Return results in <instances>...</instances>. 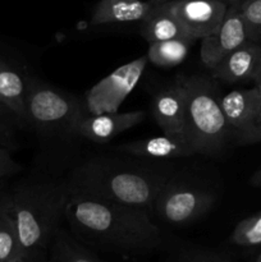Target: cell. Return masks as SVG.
<instances>
[{"label": "cell", "mask_w": 261, "mask_h": 262, "mask_svg": "<svg viewBox=\"0 0 261 262\" xmlns=\"http://www.w3.org/2000/svg\"><path fill=\"white\" fill-rule=\"evenodd\" d=\"M193 42L194 40L189 37H178L173 40L153 42L148 45L146 56L154 66L171 68L186 60L189 48L193 45Z\"/></svg>", "instance_id": "cell-19"}, {"label": "cell", "mask_w": 261, "mask_h": 262, "mask_svg": "<svg viewBox=\"0 0 261 262\" xmlns=\"http://www.w3.org/2000/svg\"><path fill=\"white\" fill-rule=\"evenodd\" d=\"M50 262H102L76 237L63 229L56 232L48 252Z\"/></svg>", "instance_id": "cell-18"}, {"label": "cell", "mask_w": 261, "mask_h": 262, "mask_svg": "<svg viewBox=\"0 0 261 262\" xmlns=\"http://www.w3.org/2000/svg\"><path fill=\"white\" fill-rule=\"evenodd\" d=\"M27 125L45 137L77 135L87 115L84 102L38 79H28L26 91Z\"/></svg>", "instance_id": "cell-5"}, {"label": "cell", "mask_w": 261, "mask_h": 262, "mask_svg": "<svg viewBox=\"0 0 261 262\" xmlns=\"http://www.w3.org/2000/svg\"><path fill=\"white\" fill-rule=\"evenodd\" d=\"M27 262H50V261H49L48 256H42V257L31 258V260H27Z\"/></svg>", "instance_id": "cell-29"}, {"label": "cell", "mask_w": 261, "mask_h": 262, "mask_svg": "<svg viewBox=\"0 0 261 262\" xmlns=\"http://www.w3.org/2000/svg\"><path fill=\"white\" fill-rule=\"evenodd\" d=\"M145 117L146 113L142 110L97 115L87 114L79 124L77 135L91 142L104 143L142 123Z\"/></svg>", "instance_id": "cell-12"}, {"label": "cell", "mask_w": 261, "mask_h": 262, "mask_svg": "<svg viewBox=\"0 0 261 262\" xmlns=\"http://www.w3.org/2000/svg\"><path fill=\"white\" fill-rule=\"evenodd\" d=\"M170 166L97 156L79 164L67 182L71 193L153 211L154 204L171 179Z\"/></svg>", "instance_id": "cell-2"}, {"label": "cell", "mask_w": 261, "mask_h": 262, "mask_svg": "<svg viewBox=\"0 0 261 262\" xmlns=\"http://www.w3.org/2000/svg\"><path fill=\"white\" fill-rule=\"evenodd\" d=\"M71 197L68 182L20 184L3 197L17 229L20 253L27 260L48 256Z\"/></svg>", "instance_id": "cell-3"}, {"label": "cell", "mask_w": 261, "mask_h": 262, "mask_svg": "<svg viewBox=\"0 0 261 262\" xmlns=\"http://www.w3.org/2000/svg\"><path fill=\"white\" fill-rule=\"evenodd\" d=\"M255 262H261V253H260V255H258V257L256 258Z\"/></svg>", "instance_id": "cell-34"}, {"label": "cell", "mask_w": 261, "mask_h": 262, "mask_svg": "<svg viewBox=\"0 0 261 262\" xmlns=\"http://www.w3.org/2000/svg\"><path fill=\"white\" fill-rule=\"evenodd\" d=\"M64 219L78 239L119 253H145L163 245L150 211L114 201L71 193Z\"/></svg>", "instance_id": "cell-1"}, {"label": "cell", "mask_w": 261, "mask_h": 262, "mask_svg": "<svg viewBox=\"0 0 261 262\" xmlns=\"http://www.w3.org/2000/svg\"><path fill=\"white\" fill-rule=\"evenodd\" d=\"M192 40H202L216 31L224 19L228 3L215 0H168L164 3Z\"/></svg>", "instance_id": "cell-9"}, {"label": "cell", "mask_w": 261, "mask_h": 262, "mask_svg": "<svg viewBox=\"0 0 261 262\" xmlns=\"http://www.w3.org/2000/svg\"><path fill=\"white\" fill-rule=\"evenodd\" d=\"M250 183L252 184L253 187H258V188H261V169H258L257 171L253 173V176L251 177L250 179Z\"/></svg>", "instance_id": "cell-27"}, {"label": "cell", "mask_w": 261, "mask_h": 262, "mask_svg": "<svg viewBox=\"0 0 261 262\" xmlns=\"http://www.w3.org/2000/svg\"><path fill=\"white\" fill-rule=\"evenodd\" d=\"M212 262H228V261L222 260V258L217 257V256H215V255H214V257H212Z\"/></svg>", "instance_id": "cell-31"}, {"label": "cell", "mask_w": 261, "mask_h": 262, "mask_svg": "<svg viewBox=\"0 0 261 262\" xmlns=\"http://www.w3.org/2000/svg\"><path fill=\"white\" fill-rule=\"evenodd\" d=\"M241 0H234L228 5L227 14L215 32L202 38L201 61L211 71L228 54L250 41L248 28L241 12Z\"/></svg>", "instance_id": "cell-8"}, {"label": "cell", "mask_w": 261, "mask_h": 262, "mask_svg": "<svg viewBox=\"0 0 261 262\" xmlns=\"http://www.w3.org/2000/svg\"><path fill=\"white\" fill-rule=\"evenodd\" d=\"M148 59L143 55L112 72L86 92L84 107L89 115L117 113L142 77Z\"/></svg>", "instance_id": "cell-7"}, {"label": "cell", "mask_w": 261, "mask_h": 262, "mask_svg": "<svg viewBox=\"0 0 261 262\" xmlns=\"http://www.w3.org/2000/svg\"><path fill=\"white\" fill-rule=\"evenodd\" d=\"M25 123L3 102H0V146L12 151L17 147V132Z\"/></svg>", "instance_id": "cell-22"}, {"label": "cell", "mask_w": 261, "mask_h": 262, "mask_svg": "<svg viewBox=\"0 0 261 262\" xmlns=\"http://www.w3.org/2000/svg\"><path fill=\"white\" fill-rule=\"evenodd\" d=\"M256 84H257V86H256V87H257V89L261 91V74H260V78H258L257 83H256Z\"/></svg>", "instance_id": "cell-32"}, {"label": "cell", "mask_w": 261, "mask_h": 262, "mask_svg": "<svg viewBox=\"0 0 261 262\" xmlns=\"http://www.w3.org/2000/svg\"><path fill=\"white\" fill-rule=\"evenodd\" d=\"M234 138L240 145H252V143L261 142V105L248 127L235 135Z\"/></svg>", "instance_id": "cell-24"}, {"label": "cell", "mask_w": 261, "mask_h": 262, "mask_svg": "<svg viewBox=\"0 0 261 262\" xmlns=\"http://www.w3.org/2000/svg\"><path fill=\"white\" fill-rule=\"evenodd\" d=\"M212 257H214L212 253H196L186 257L183 262H212Z\"/></svg>", "instance_id": "cell-26"}, {"label": "cell", "mask_w": 261, "mask_h": 262, "mask_svg": "<svg viewBox=\"0 0 261 262\" xmlns=\"http://www.w3.org/2000/svg\"><path fill=\"white\" fill-rule=\"evenodd\" d=\"M153 8V3L143 0H100L92 13L91 25L141 22Z\"/></svg>", "instance_id": "cell-15"}, {"label": "cell", "mask_w": 261, "mask_h": 262, "mask_svg": "<svg viewBox=\"0 0 261 262\" xmlns=\"http://www.w3.org/2000/svg\"><path fill=\"white\" fill-rule=\"evenodd\" d=\"M229 239L238 247L251 248L261 246V211L241 220Z\"/></svg>", "instance_id": "cell-21"}, {"label": "cell", "mask_w": 261, "mask_h": 262, "mask_svg": "<svg viewBox=\"0 0 261 262\" xmlns=\"http://www.w3.org/2000/svg\"><path fill=\"white\" fill-rule=\"evenodd\" d=\"M223 114L232 130L238 135L248 127L261 105V91L257 87L233 90L219 99Z\"/></svg>", "instance_id": "cell-14"}, {"label": "cell", "mask_w": 261, "mask_h": 262, "mask_svg": "<svg viewBox=\"0 0 261 262\" xmlns=\"http://www.w3.org/2000/svg\"><path fill=\"white\" fill-rule=\"evenodd\" d=\"M215 2H224V3H228V4H230V3L234 2V0H215Z\"/></svg>", "instance_id": "cell-33"}, {"label": "cell", "mask_w": 261, "mask_h": 262, "mask_svg": "<svg viewBox=\"0 0 261 262\" xmlns=\"http://www.w3.org/2000/svg\"><path fill=\"white\" fill-rule=\"evenodd\" d=\"M260 74L261 45L251 40L228 54L211 69L212 78L219 79L225 83H241V82L257 83Z\"/></svg>", "instance_id": "cell-11"}, {"label": "cell", "mask_w": 261, "mask_h": 262, "mask_svg": "<svg viewBox=\"0 0 261 262\" xmlns=\"http://www.w3.org/2000/svg\"><path fill=\"white\" fill-rule=\"evenodd\" d=\"M140 33L148 43L178 37H188L181 23L171 14L164 3L154 4V8L147 17L141 20Z\"/></svg>", "instance_id": "cell-16"}, {"label": "cell", "mask_w": 261, "mask_h": 262, "mask_svg": "<svg viewBox=\"0 0 261 262\" xmlns=\"http://www.w3.org/2000/svg\"><path fill=\"white\" fill-rule=\"evenodd\" d=\"M151 114L164 135L188 141L186 100L178 82L160 90L151 102ZM191 143V142H189Z\"/></svg>", "instance_id": "cell-10"}, {"label": "cell", "mask_w": 261, "mask_h": 262, "mask_svg": "<svg viewBox=\"0 0 261 262\" xmlns=\"http://www.w3.org/2000/svg\"><path fill=\"white\" fill-rule=\"evenodd\" d=\"M240 8L247 25L250 40L257 42L261 37V0H241Z\"/></svg>", "instance_id": "cell-23"}, {"label": "cell", "mask_w": 261, "mask_h": 262, "mask_svg": "<svg viewBox=\"0 0 261 262\" xmlns=\"http://www.w3.org/2000/svg\"><path fill=\"white\" fill-rule=\"evenodd\" d=\"M19 253V241L15 224L4 200L0 199V261L14 257Z\"/></svg>", "instance_id": "cell-20"}, {"label": "cell", "mask_w": 261, "mask_h": 262, "mask_svg": "<svg viewBox=\"0 0 261 262\" xmlns=\"http://www.w3.org/2000/svg\"><path fill=\"white\" fill-rule=\"evenodd\" d=\"M214 202L212 192L170 179L156 197L153 211L168 224L182 227L206 215Z\"/></svg>", "instance_id": "cell-6"}, {"label": "cell", "mask_w": 261, "mask_h": 262, "mask_svg": "<svg viewBox=\"0 0 261 262\" xmlns=\"http://www.w3.org/2000/svg\"><path fill=\"white\" fill-rule=\"evenodd\" d=\"M257 42H258V43H260V45H261V37H260V40H258V41H257Z\"/></svg>", "instance_id": "cell-35"}, {"label": "cell", "mask_w": 261, "mask_h": 262, "mask_svg": "<svg viewBox=\"0 0 261 262\" xmlns=\"http://www.w3.org/2000/svg\"><path fill=\"white\" fill-rule=\"evenodd\" d=\"M0 262H27V258H26L22 253H19V255L14 256V257H10L8 258V260L0 261Z\"/></svg>", "instance_id": "cell-28"}, {"label": "cell", "mask_w": 261, "mask_h": 262, "mask_svg": "<svg viewBox=\"0 0 261 262\" xmlns=\"http://www.w3.org/2000/svg\"><path fill=\"white\" fill-rule=\"evenodd\" d=\"M148 2H151L153 4H163V3L168 2V0H148Z\"/></svg>", "instance_id": "cell-30"}, {"label": "cell", "mask_w": 261, "mask_h": 262, "mask_svg": "<svg viewBox=\"0 0 261 262\" xmlns=\"http://www.w3.org/2000/svg\"><path fill=\"white\" fill-rule=\"evenodd\" d=\"M176 81L184 92L187 132L196 154L212 156L222 152L232 130L223 114L214 82L205 76L184 74L177 76Z\"/></svg>", "instance_id": "cell-4"}, {"label": "cell", "mask_w": 261, "mask_h": 262, "mask_svg": "<svg viewBox=\"0 0 261 262\" xmlns=\"http://www.w3.org/2000/svg\"><path fill=\"white\" fill-rule=\"evenodd\" d=\"M20 170H22V166L13 159L10 151L0 146V178L15 176Z\"/></svg>", "instance_id": "cell-25"}, {"label": "cell", "mask_w": 261, "mask_h": 262, "mask_svg": "<svg viewBox=\"0 0 261 262\" xmlns=\"http://www.w3.org/2000/svg\"><path fill=\"white\" fill-rule=\"evenodd\" d=\"M27 81L13 67L0 59V102L7 105L27 125L26 114Z\"/></svg>", "instance_id": "cell-17"}, {"label": "cell", "mask_w": 261, "mask_h": 262, "mask_svg": "<svg viewBox=\"0 0 261 262\" xmlns=\"http://www.w3.org/2000/svg\"><path fill=\"white\" fill-rule=\"evenodd\" d=\"M118 150L127 155L135 156V158L153 161L187 158V156H192L196 154L193 146L188 141L170 137L164 133L163 136L127 142L124 145H120Z\"/></svg>", "instance_id": "cell-13"}]
</instances>
